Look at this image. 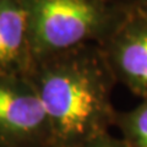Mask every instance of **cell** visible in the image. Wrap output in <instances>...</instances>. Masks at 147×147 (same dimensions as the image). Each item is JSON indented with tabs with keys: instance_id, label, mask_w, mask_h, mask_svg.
Segmentation results:
<instances>
[{
	"instance_id": "obj_2",
	"label": "cell",
	"mask_w": 147,
	"mask_h": 147,
	"mask_svg": "<svg viewBox=\"0 0 147 147\" xmlns=\"http://www.w3.org/2000/svg\"><path fill=\"white\" fill-rule=\"evenodd\" d=\"M33 61L86 44L115 31L131 3L112 0H21Z\"/></svg>"
},
{
	"instance_id": "obj_3",
	"label": "cell",
	"mask_w": 147,
	"mask_h": 147,
	"mask_svg": "<svg viewBox=\"0 0 147 147\" xmlns=\"http://www.w3.org/2000/svg\"><path fill=\"white\" fill-rule=\"evenodd\" d=\"M0 147H55L49 117L28 76L0 75Z\"/></svg>"
},
{
	"instance_id": "obj_7",
	"label": "cell",
	"mask_w": 147,
	"mask_h": 147,
	"mask_svg": "<svg viewBox=\"0 0 147 147\" xmlns=\"http://www.w3.org/2000/svg\"><path fill=\"white\" fill-rule=\"evenodd\" d=\"M80 147H129V146L121 137L118 139V137L112 136L109 132H105V134H102L94 137V139L85 142Z\"/></svg>"
},
{
	"instance_id": "obj_1",
	"label": "cell",
	"mask_w": 147,
	"mask_h": 147,
	"mask_svg": "<svg viewBox=\"0 0 147 147\" xmlns=\"http://www.w3.org/2000/svg\"><path fill=\"white\" fill-rule=\"evenodd\" d=\"M28 77L49 117L55 147H80L115 124L117 81L98 44L37 61Z\"/></svg>"
},
{
	"instance_id": "obj_4",
	"label": "cell",
	"mask_w": 147,
	"mask_h": 147,
	"mask_svg": "<svg viewBox=\"0 0 147 147\" xmlns=\"http://www.w3.org/2000/svg\"><path fill=\"white\" fill-rule=\"evenodd\" d=\"M99 48L117 84L147 98V11L131 1L126 16Z\"/></svg>"
},
{
	"instance_id": "obj_9",
	"label": "cell",
	"mask_w": 147,
	"mask_h": 147,
	"mask_svg": "<svg viewBox=\"0 0 147 147\" xmlns=\"http://www.w3.org/2000/svg\"><path fill=\"white\" fill-rule=\"evenodd\" d=\"M112 1H121V3H131L132 0H112Z\"/></svg>"
},
{
	"instance_id": "obj_5",
	"label": "cell",
	"mask_w": 147,
	"mask_h": 147,
	"mask_svg": "<svg viewBox=\"0 0 147 147\" xmlns=\"http://www.w3.org/2000/svg\"><path fill=\"white\" fill-rule=\"evenodd\" d=\"M33 65L21 0H0V75L28 76Z\"/></svg>"
},
{
	"instance_id": "obj_8",
	"label": "cell",
	"mask_w": 147,
	"mask_h": 147,
	"mask_svg": "<svg viewBox=\"0 0 147 147\" xmlns=\"http://www.w3.org/2000/svg\"><path fill=\"white\" fill-rule=\"evenodd\" d=\"M132 4L141 10L147 11V0H132Z\"/></svg>"
},
{
	"instance_id": "obj_6",
	"label": "cell",
	"mask_w": 147,
	"mask_h": 147,
	"mask_svg": "<svg viewBox=\"0 0 147 147\" xmlns=\"http://www.w3.org/2000/svg\"><path fill=\"white\" fill-rule=\"evenodd\" d=\"M114 126L129 147H147V98L130 110L118 112Z\"/></svg>"
}]
</instances>
